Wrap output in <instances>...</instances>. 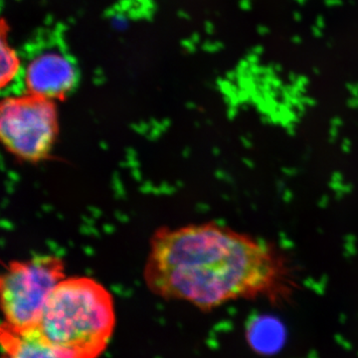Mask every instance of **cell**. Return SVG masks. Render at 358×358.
<instances>
[{
	"mask_svg": "<svg viewBox=\"0 0 358 358\" xmlns=\"http://www.w3.org/2000/svg\"><path fill=\"white\" fill-rule=\"evenodd\" d=\"M74 63L61 52L47 50L34 56L26 65L24 81L31 95L54 101L63 100L77 83Z\"/></svg>",
	"mask_w": 358,
	"mask_h": 358,
	"instance_id": "5",
	"label": "cell"
},
{
	"mask_svg": "<svg viewBox=\"0 0 358 358\" xmlns=\"http://www.w3.org/2000/svg\"><path fill=\"white\" fill-rule=\"evenodd\" d=\"M20 65L17 53L10 45L7 43L4 33L2 32L1 68H0V72H1L0 81H1L2 88L14 81L18 73H20Z\"/></svg>",
	"mask_w": 358,
	"mask_h": 358,
	"instance_id": "8",
	"label": "cell"
},
{
	"mask_svg": "<svg viewBox=\"0 0 358 358\" xmlns=\"http://www.w3.org/2000/svg\"><path fill=\"white\" fill-rule=\"evenodd\" d=\"M285 338L284 327L277 320L271 317L256 319L247 331L250 345L263 355L277 352L284 345Z\"/></svg>",
	"mask_w": 358,
	"mask_h": 358,
	"instance_id": "7",
	"label": "cell"
},
{
	"mask_svg": "<svg viewBox=\"0 0 358 358\" xmlns=\"http://www.w3.org/2000/svg\"><path fill=\"white\" fill-rule=\"evenodd\" d=\"M143 281L159 298L202 310L237 300L278 303L296 287L291 263L281 250L217 222L155 231Z\"/></svg>",
	"mask_w": 358,
	"mask_h": 358,
	"instance_id": "1",
	"label": "cell"
},
{
	"mask_svg": "<svg viewBox=\"0 0 358 358\" xmlns=\"http://www.w3.org/2000/svg\"><path fill=\"white\" fill-rule=\"evenodd\" d=\"M2 358H64L43 338L36 327L15 331L2 324Z\"/></svg>",
	"mask_w": 358,
	"mask_h": 358,
	"instance_id": "6",
	"label": "cell"
},
{
	"mask_svg": "<svg viewBox=\"0 0 358 358\" xmlns=\"http://www.w3.org/2000/svg\"><path fill=\"white\" fill-rule=\"evenodd\" d=\"M35 327L64 358H98L114 334V299L93 278L66 277L52 292Z\"/></svg>",
	"mask_w": 358,
	"mask_h": 358,
	"instance_id": "2",
	"label": "cell"
},
{
	"mask_svg": "<svg viewBox=\"0 0 358 358\" xmlns=\"http://www.w3.org/2000/svg\"><path fill=\"white\" fill-rule=\"evenodd\" d=\"M65 278L64 261L57 256L9 262L0 279L3 324L20 331L36 327L52 292Z\"/></svg>",
	"mask_w": 358,
	"mask_h": 358,
	"instance_id": "3",
	"label": "cell"
},
{
	"mask_svg": "<svg viewBox=\"0 0 358 358\" xmlns=\"http://www.w3.org/2000/svg\"><path fill=\"white\" fill-rule=\"evenodd\" d=\"M59 134L54 101L26 94L7 96L0 106V138L7 152L27 164L50 157Z\"/></svg>",
	"mask_w": 358,
	"mask_h": 358,
	"instance_id": "4",
	"label": "cell"
}]
</instances>
